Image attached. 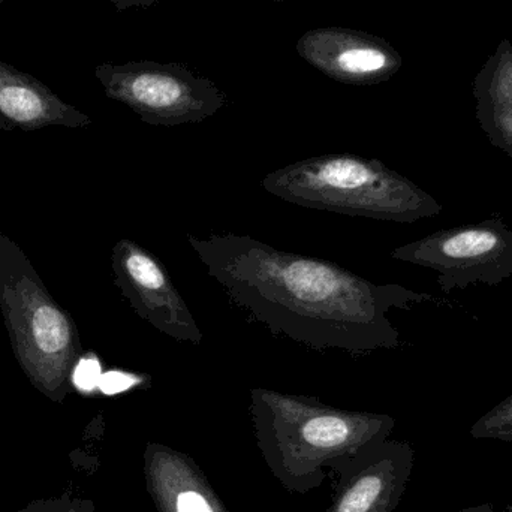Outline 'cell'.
Listing matches in <instances>:
<instances>
[{"label": "cell", "mask_w": 512, "mask_h": 512, "mask_svg": "<svg viewBox=\"0 0 512 512\" xmlns=\"http://www.w3.org/2000/svg\"><path fill=\"white\" fill-rule=\"evenodd\" d=\"M231 301L271 333L318 351L372 354L397 349L391 309L438 301L399 283H375L318 256L274 248L242 234L188 237Z\"/></svg>", "instance_id": "cell-1"}, {"label": "cell", "mask_w": 512, "mask_h": 512, "mask_svg": "<svg viewBox=\"0 0 512 512\" xmlns=\"http://www.w3.org/2000/svg\"><path fill=\"white\" fill-rule=\"evenodd\" d=\"M262 188L304 207L375 221L414 224L441 215V203L379 159L324 155L267 174Z\"/></svg>", "instance_id": "cell-2"}, {"label": "cell", "mask_w": 512, "mask_h": 512, "mask_svg": "<svg viewBox=\"0 0 512 512\" xmlns=\"http://www.w3.org/2000/svg\"><path fill=\"white\" fill-rule=\"evenodd\" d=\"M0 310L27 378L53 399L65 393L83 357L71 313L54 300L23 249L0 233Z\"/></svg>", "instance_id": "cell-3"}, {"label": "cell", "mask_w": 512, "mask_h": 512, "mask_svg": "<svg viewBox=\"0 0 512 512\" xmlns=\"http://www.w3.org/2000/svg\"><path fill=\"white\" fill-rule=\"evenodd\" d=\"M391 258L438 273L444 292L472 285L498 286L512 276V230L501 215L435 231L399 246Z\"/></svg>", "instance_id": "cell-4"}, {"label": "cell", "mask_w": 512, "mask_h": 512, "mask_svg": "<svg viewBox=\"0 0 512 512\" xmlns=\"http://www.w3.org/2000/svg\"><path fill=\"white\" fill-rule=\"evenodd\" d=\"M111 268L114 283L141 319L179 342L201 345L203 331L167 268L152 252L134 240H119L111 252Z\"/></svg>", "instance_id": "cell-5"}, {"label": "cell", "mask_w": 512, "mask_h": 512, "mask_svg": "<svg viewBox=\"0 0 512 512\" xmlns=\"http://www.w3.org/2000/svg\"><path fill=\"white\" fill-rule=\"evenodd\" d=\"M90 117L66 104L50 87L0 60V129L39 131L48 126L86 128Z\"/></svg>", "instance_id": "cell-6"}, {"label": "cell", "mask_w": 512, "mask_h": 512, "mask_svg": "<svg viewBox=\"0 0 512 512\" xmlns=\"http://www.w3.org/2000/svg\"><path fill=\"white\" fill-rule=\"evenodd\" d=\"M96 74L104 83L108 96L128 102L143 114L144 120L155 125L200 120L212 111L209 105L195 102L188 87L167 75L150 72L125 75L110 68H99Z\"/></svg>", "instance_id": "cell-7"}, {"label": "cell", "mask_w": 512, "mask_h": 512, "mask_svg": "<svg viewBox=\"0 0 512 512\" xmlns=\"http://www.w3.org/2000/svg\"><path fill=\"white\" fill-rule=\"evenodd\" d=\"M475 113L484 134L512 161V44L504 39L474 81Z\"/></svg>", "instance_id": "cell-8"}, {"label": "cell", "mask_w": 512, "mask_h": 512, "mask_svg": "<svg viewBox=\"0 0 512 512\" xmlns=\"http://www.w3.org/2000/svg\"><path fill=\"white\" fill-rule=\"evenodd\" d=\"M301 435L313 447H337L351 435V426L342 415L316 414L307 418Z\"/></svg>", "instance_id": "cell-9"}, {"label": "cell", "mask_w": 512, "mask_h": 512, "mask_svg": "<svg viewBox=\"0 0 512 512\" xmlns=\"http://www.w3.org/2000/svg\"><path fill=\"white\" fill-rule=\"evenodd\" d=\"M471 436L475 439H492L512 444V394L471 427Z\"/></svg>", "instance_id": "cell-10"}, {"label": "cell", "mask_w": 512, "mask_h": 512, "mask_svg": "<svg viewBox=\"0 0 512 512\" xmlns=\"http://www.w3.org/2000/svg\"><path fill=\"white\" fill-rule=\"evenodd\" d=\"M390 57L379 48H354L339 57V66L352 74H373L388 68Z\"/></svg>", "instance_id": "cell-11"}, {"label": "cell", "mask_w": 512, "mask_h": 512, "mask_svg": "<svg viewBox=\"0 0 512 512\" xmlns=\"http://www.w3.org/2000/svg\"><path fill=\"white\" fill-rule=\"evenodd\" d=\"M384 490V481L379 475L361 478L354 489L343 498L337 512H369Z\"/></svg>", "instance_id": "cell-12"}, {"label": "cell", "mask_w": 512, "mask_h": 512, "mask_svg": "<svg viewBox=\"0 0 512 512\" xmlns=\"http://www.w3.org/2000/svg\"><path fill=\"white\" fill-rule=\"evenodd\" d=\"M101 376V364H99L96 355L86 354L80 358L77 366H75L74 373H72V382L81 391H92L99 387Z\"/></svg>", "instance_id": "cell-13"}, {"label": "cell", "mask_w": 512, "mask_h": 512, "mask_svg": "<svg viewBox=\"0 0 512 512\" xmlns=\"http://www.w3.org/2000/svg\"><path fill=\"white\" fill-rule=\"evenodd\" d=\"M140 382V379L135 378L134 375L123 372H108L101 376L99 381V388L102 393L113 396V394L122 393V391L129 390Z\"/></svg>", "instance_id": "cell-14"}, {"label": "cell", "mask_w": 512, "mask_h": 512, "mask_svg": "<svg viewBox=\"0 0 512 512\" xmlns=\"http://www.w3.org/2000/svg\"><path fill=\"white\" fill-rule=\"evenodd\" d=\"M179 512H213L203 496L195 492L182 493L177 502Z\"/></svg>", "instance_id": "cell-15"}]
</instances>
